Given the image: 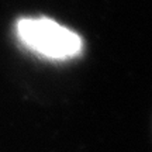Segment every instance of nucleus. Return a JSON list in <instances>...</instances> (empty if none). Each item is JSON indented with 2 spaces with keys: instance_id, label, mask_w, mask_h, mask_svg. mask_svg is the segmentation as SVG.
<instances>
[{
  "instance_id": "1",
  "label": "nucleus",
  "mask_w": 152,
  "mask_h": 152,
  "mask_svg": "<svg viewBox=\"0 0 152 152\" xmlns=\"http://www.w3.org/2000/svg\"><path fill=\"white\" fill-rule=\"evenodd\" d=\"M16 33L26 48L45 59L69 61L83 54L80 35L48 17H23Z\"/></svg>"
}]
</instances>
